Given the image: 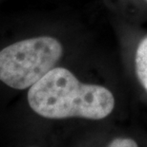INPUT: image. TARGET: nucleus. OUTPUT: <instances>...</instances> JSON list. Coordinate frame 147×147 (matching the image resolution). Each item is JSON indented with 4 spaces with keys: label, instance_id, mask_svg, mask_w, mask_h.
Segmentation results:
<instances>
[{
    "label": "nucleus",
    "instance_id": "1",
    "mask_svg": "<svg viewBox=\"0 0 147 147\" xmlns=\"http://www.w3.org/2000/svg\"><path fill=\"white\" fill-rule=\"evenodd\" d=\"M31 108L47 119L101 120L111 114L115 98L106 87L82 84L64 67H54L30 87Z\"/></svg>",
    "mask_w": 147,
    "mask_h": 147
},
{
    "label": "nucleus",
    "instance_id": "2",
    "mask_svg": "<svg viewBox=\"0 0 147 147\" xmlns=\"http://www.w3.org/2000/svg\"><path fill=\"white\" fill-rule=\"evenodd\" d=\"M60 42L51 36L30 38L0 51V80L14 89H26L44 77L61 58Z\"/></svg>",
    "mask_w": 147,
    "mask_h": 147
},
{
    "label": "nucleus",
    "instance_id": "3",
    "mask_svg": "<svg viewBox=\"0 0 147 147\" xmlns=\"http://www.w3.org/2000/svg\"><path fill=\"white\" fill-rule=\"evenodd\" d=\"M136 71L140 84L147 91V36L137 46L136 52Z\"/></svg>",
    "mask_w": 147,
    "mask_h": 147
},
{
    "label": "nucleus",
    "instance_id": "4",
    "mask_svg": "<svg viewBox=\"0 0 147 147\" xmlns=\"http://www.w3.org/2000/svg\"><path fill=\"white\" fill-rule=\"evenodd\" d=\"M108 147H139L135 140L131 139H123V138H118L115 139Z\"/></svg>",
    "mask_w": 147,
    "mask_h": 147
},
{
    "label": "nucleus",
    "instance_id": "5",
    "mask_svg": "<svg viewBox=\"0 0 147 147\" xmlns=\"http://www.w3.org/2000/svg\"><path fill=\"white\" fill-rule=\"evenodd\" d=\"M146 1H147V0H146Z\"/></svg>",
    "mask_w": 147,
    "mask_h": 147
}]
</instances>
